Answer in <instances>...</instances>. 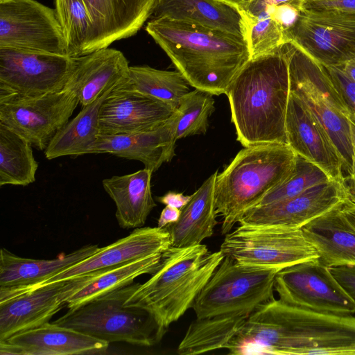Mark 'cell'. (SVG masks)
I'll return each instance as SVG.
<instances>
[{"label": "cell", "mask_w": 355, "mask_h": 355, "mask_svg": "<svg viewBox=\"0 0 355 355\" xmlns=\"http://www.w3.org/2000/svg\"><path fill=\"white\" fill-rule=\"evenodd\" d=\"M226 349L232 355H355V317L273 298L250 313Z\"/></svg>", "instance_id": "6da1fadb"}, {"label": "cell", "mask_w": 355, "mask_h": 355, "mask_svg": "<svg viewBox=\"0 0 355 355\" xmlns=\"http://www.w3.org/2000/svg\"><path fill=\"white\" fill-rule=\"evenodd\" d=\"M290 42L251 58L230 84L228 98L237 141L243 147L288 144Z\"/></svg>", "instance_id": "7a4b0ae2"}, {"label": "cell", "mask_w": 355, "mask_h": 355, "mask_svg": "<svg viewBox=\"0 0 355 355\" xmlns=\"http://www.w3.org/2000/svg\"><path fill=\"white\" fill-rule=\"evenodd\" d=\"M146 32L195 89L226 94L233 79L251 59L244 37L168 17L153 18Z\"/></svg>", "instance_id": "3957f363"}, {"label": "cell", "mask_w": 355, "mask_h": 355, "mask_svg": "<svg viewBox=\"0 0 355 355\" xmlns=\"http://www.w3.org/2000/svg\"><path fill=\"white\" fill-rule=\"evenodd\" d=\"M225 255L211 252L205 245L171 246L150 278L126 300L128 305L146 309L166 329L192 308Z\"/></svg>", "instance_id": "277c9868"}, {"label": "cell", "mask_w": 355, "mask_h": 355, "mask_svg": "<svg viewBox=\"0 0 355 355\" xmlns=\"http://www.w3.org/2000/svg\"><path fill=\"white\" fill-rule=\"evenodd\" d=\"M297 154L288 144L244 147L215 182V205L222 217L221 233H229L245 211L283 182L292 172Z\"/></svg>", "instance_id": "5b68a950"}, {"label": "cell", "mask_w": 355, "mask_h": 355, "mask_svg": "<svg viewBox=\"0 0 355 355\" xmlns=\"http://www.w3.org/2000/svg\"><path fill=\"white\" fill-rule=\"evenodd\" d=\"M139 284L133 282L70 308L53 322L109 343L153 346L162 340L167 329L146 309L125 304Z\"/></svg>", "instance_id": "8992f818"}, {"label": "cell", "mask_w": 355, "mask_h": 355, "mask_svg": "<svg viewBox=\"0 0 355 355\" xmlns=\"http://www.w3.org/2000/svg\"><path fill=\"white\" fill-rule=\"evenodd\" d=\"M290 92L300 98L324 128L344 164V177L352 173L355 150L351 112L325 67L290 42Z\"/></svg>", "instance_id": "52a82bcc"}, {"label": "cell", "mask_w": 355, "mask_h": 355, "mask_svg": "<svg viewBox=\"0 0 355 355\" xmlns=\"http://www.w3.org/2000/svg\"><path fill=\"white\" fill-rule=\"evenodd\" d=\"M279 271L243 266L225 256L192 306L196 318L252 313L274 298Z\"/></svg>", "instance_id": "ba28073f"}, {"label": "cell", "mask_w": 355, "mask_h": 355, "mask_svg": "<svg viewBox=\"0 0 355 355\" xmlns=\"http://www.w3.org/2000/svg\"><path fill=\"white\" fill-rule=\"evenodd\" d=\"M220 250L241 265L279 270L319 258L302 229L239 225L225 234Z\"/></svg>", "instance_id": "9c48e42d"}, {"label": "cell", "mask_w": 355, "mask_h": 355, "mask_svg": "<svg viewBox=\"0 0 355 355\" xmlns=\"http://www.w3.org/2000/svg\"><path fill=\"white\" fill-rule=\"evenodd\" d=\"M286 35L324 67H341L355 58V15L302 8Z\"/></svg>", "instance_id": "30bf717a"}, {"label": "cell", "mask_w": 355, "mask_h": 355, "mask_svg": "<svg viewBox=\"0 0 355 355\" xmlns=\"http://www.w3.org/2000/svg\"><path fill=\"white\" fill-rule=\"evenodd\" d=\"M78 104L77 98L64 89L37 96L0 94V123L34 148L44 150Z\"/></svg>", "instance_id": "8fae6325"}, {"label": "cell", "mask_w": 355, "mask_h": 355, "mask_svg": "<svg viewBox=\"0 0 355 355\" xmlns=\"http://www.w3.org/2000/svg\"><path fill=\"white\" fill-rule=\"evenodd\" d=\"M0 49L67 55L55 10L35 0H0Z\"/></svg>", "instance_id": "7c38bea8"}, {"label": "cell", "mask_w": 355, "mask_h": 355, "mask_svg": "<svg viewBox=\"0 0 355 355\" xmlns=\"http://www.w3.org/2000/svg\"><path fill=\"white\" fill-rule=\"evenodd\" d=\"M274 290L286 304L313 311L351 315L355 303L318 259L279 270Z\"/></svg>", "instance_id": "4fadbf2b"}, {"label": "cell", "mask_w": 355, "mask_h": 355, "mask_svg": "<svg viewBox=\"0 0 355 355\" xmlns=\"http://www.w3.org/2000/svg\"><path fill=\"white\" fill-rule=\"evenodd\" d=\"M77 58L0 49V94L37 96L64 89Z\"/></svg>", "instance_id": "5bb4252c"}, {"label": "cell", "mask_w": 355, "mask_h": 355, "mask_svg": "<svg viewBox=\"0 0 355 355\" xmlns=\"http://www.w3.org/2000/svg\"><path fill=\"white\" fill-rule=\"evenodd\" d=\"M87 275L40 287H0V341L49 322Z\"/></svg>", "instance_id": "9a60e30c"}, {"label": "cell", "mask_w": 355, "mask_h": 355, "mask_svg": "<svg viewBox=\"0 0 355 355\" xmlns=\"http://www.w3.org/2000/svg\"><path fill=\"white\" fill-rule=\"evenodd\" d=\"M346 200L342 182L330 180L292 198L250 208L244 212L238 223L263 227L302 229Z\"/></svg>", "instance_id": "2e32d148"}, {"label": "cell", "mask_w": 355, "mask_h": 355, "mask_svg": "<svg viewBox=\"0 0 355 355\" xmlns=\"http://www.w3.org/2000/svg\"><path fill=\"white\" fill-rule=\"evenodd\" d=\"M125 80L112 88L100 107V135L150 129L167 121L178 111L165 102L135 90Z\"/></svg>", "instance_id": "e0dca14e"}, {"label": "cell", "mask_w": 355, "mask_h": 355, "mask_svg": "<svg viewBox=\"0 0 355 355\" xmlns=\"http://www.w3.org/2000/svg\"><path fill=\"white\" fill-rule=\"evenodd\" d=\"M288 145L297 154L343 182V158L329 134L304 102L290 92L286 115Z\"/></svg>", "instance_id": "ac0fdd59"}, {"label": "cell", "mask_w": 355, "mask_h": 355, "mask_svg": "<svg viewBox=\"0 0 355 355\" xmlns=\"http://www.w3.org/2000/svg\"><path fill=\"white\" fill-rule=\"evenodd\" d=\"M171 246L170 234L166 227H138L128 236L99 248L97 252L83 261L42 283L27 288L80 277L145 257L164 253Z\"/></svg>", "instance_id": "d6986e66"}, {"label": "cell", "mask_w": 355, "mask_h": 355, "mask_svg": "<svg viewBox=\"0 0 355 355\" xmlns=\"http://www.w3.org/2000/svg\"><path fill=\"white\" fill-rule=\"evenodd\" d=\"M158 0H85L92 26L82 56L135 35L152 16Z\"/></svg>", "instance_id": "ffe728a7"}, {"label": "cell", "mask_w": 355, "mask_h": 355, "mask_svg": "<svg viewBox=\"0 0 355 355\" xmlns=\"http://www.w3.org/2000/svg\"><path fill=\"white\" fill-rule=\"evenodd\" d=\"M178 111L162 123L143 131L99 135L89 153H109L142 162L146 168L157 171L175 156Z\"/></svg>", "instance_id": "44dd1931"}, {"label": "cell", "mask_w": 355, "mask_h": 355, "mask_svg": "<svg viewBox=\"0 0 355 355\" xmlns=\"http://www.w3.org/2000/svg\"><path fill=\"white\" fill-rule=\"evenodd\" d=\"M109 343L49 322L0 341V354L69 355L100 352Z\"/></svg>", "instance_id": "7402d4cb"}, {"label": "cell", "mask_w": 355, "mask_h": 355, "mask_svg": "<svg viewBox=\"0 0 355 355\" xmlns=\"http://www.w3.org/2000/svg\"><path fill=\"white\" fill-rule=\"evenodd\" d=\"M130 67L120 51L108 47L96 50L77 58L64 89L77 98L82 107H85L125 80Z\"/></svg>", "instance_id": "603a6c76"}, {"label": "cell", "mask_w": 355, "mask_h": 355, "mask_svg": "<svg viewBox=\"0 0 355 355\" xmlns=\"http://www.w3.org/2000/svg\"><path fill=\"white\" fill-rule=\"evenodd\" d=\"M342 204L302 227L319 261L329 268L355 265V227L343 213Z\"/></svg>", "instance_id": "cb8c5ba5"}, {"label": "cell", "mask_w": 355, "mask_h": 355, "mask_svg": "<svg viewBox=\"0 0 355 355\" xmlns=\"http://www.w3.org/2000/svg\"><path fill=\"white\" fill-rule=\"evenodd\" d=\"M153 173L144 168L103 180L104 190L115 204V216L121 228L141 227L156 207L150 186Z\"/></svg>", "instance_id": "d4e9b609"}, {"label": "cell", "mask_w": 355, "mask_h": 355, "mask_svg": "<svg viewBox=\"0 0 355 355\" xmlns=\"http://www.w3.org/2000/svg\"><path fill=\"white\" fill-rule=\"evenodd\" d=\"M97 245H86L69 254L53 259H33L19 257L7 249L0 252V287L31 288L92 255Z\"/></svg>", "instance_id": "484cf974"}, {"label": "cell", "mask_w": 355, "mask_h": 355, "mask_svg": "<svg viewBox=\"0 0 355 355\" xmlns=\"http://www.w3.org/2000/svg\"><path fill=\"white\" fill-rule=\"evenodd\" d=\"M151 17L189 21L245 38L241 12L221 0H158Z\"/></svg>", "instance_id": "4316f807"}, {"label": "cell", "mask_w": 355, "mask_h": 355, "mask_svg": "<svg viewBox=\"0 0 355 355\" xmlns=\"http://www.w3.org/2000/svg\"><path fill=\"white\" fill-rule=\"evenodd\" d=\"M218 173L216 170L191 195L189 202L181 209L178 220L166 227L172 246L199 245L213 235L218 216L214 197Z\"/></svg>", "instance_id": "83f0119b"}, {"label": "cell", "mask_w": 355, "mask_h": 355, "mask_svg": "<svg viewBox=\"0 0 355 355\" xmlns=\"http://www.w3.org/2000/svg\"><path fill=\"white\" fill-rule=\"evenodd\" d=\"M162 255L163 253L153 254L88 274L83 283L67 295L65 299L67 307L70 309L80 306L129 285L142 275H152L158 268Z\"/></svg>", "instance_id": "f1b7e54d"}, {"label": "cell", "mask_w": 355, "mask_h": 355, "mask_svg": "<svg viewBox=\"0 0 355 355\" xmlns=\"http://www.w3.org/2000/svg\"><path fill=\"white\" fill-rule=\"evenodd\" d=\"M112 88L92 103L83 107L74 118L56 132L44 150L46 159L88 154L89 148L100 135V107Z\"/></svg>", "instance_id": "f546056e"}, {"label": "cell", "mask_w": 355, "mask_h": 355, "mask_svg": "<svg viewBox=\"0 0 355 355\" xmlns=\"http://www.w3.org/2000/svg\"><path fill=\"white\" fill-rule=\"evenodd\" d=\"M250 315L232 313L196 318L189 326L177 348V353L194 355L226 349Z\"/></svg>", "instance_id": "4dcf8cb0"}, {"label": "cell", "mask_w": 355, "mask_h": 355, "mask_svg": "<svg viewBox=\"0 0 355 355\" xmlns=\"http://www.w3.org/2000/svg\"><path fill=\"white\" fill-rule=\"evenodd\" d=\"M32 144L0 123V186H27L35 181L38 163Z\"/></svg>", "instance_id": "1f68e13d"}, {"label": "cell", "mask_w": 355, "mask_h": 355, "mask_svg": "<svg viewBox=\"0 0 355 355\" xmlns=\"http://www.w3.org/2000/svg\"><path fill=\"white\" fill-rule=\"evenodd\" d=\"M126 84L144 94L170 105L178 110L182 98L189 92V85L177 71L157 69L149 66H130Z\"/></svg>", "instance_id": "d6a6232c"}, {"label": "cell", "mask_w": 355, "mask_h": 355, "mask_svg": "<svg viewBox=\"0 0 355 355\" xmlns=\"http://www.w3.org/2000/svg\"><path fill=\"white\" fill-rule=\"evenodd\" d=\"M55 11L64 37L67 55L82 56L92 26L85 0H55Z\"/></svg>", "instance_id": "836d02e7"}, {"label": "cell", "mask_w": 355, "mask_h": 355, "mask_svg": "<svg viewBox=\"0 0 355 355\" xmlns=\"http://www.w3.org/2000/svg\"><path fill=\"white\" fill-rule=\"evenodd\" d=\"M330 180L332 179L319 166L297 155L291 174L283 182L268 192L253 207L292 198L310 187Z\"/></svg>", "instance_id": "e575fe53"}, {"label": "cell", "mask_w": 355, "mask_h": 355, "mask_svg": "<svg viewBox=\"0 0 355 355\" xmlns=\"http://www.w3.org/2000/svg\"><path fill=\"white\" fill-rule=\"evenodd\" d=\"M214 94L199 89L189 92L180 101L176 139L205 134L215 110Z\"/></svg>", "instance_id": "d590c367"}, {"label": "cell", "mask_w": 355, "mask_h": 355, "mask_svg": "<svg viewBox=\"0 0 355 355\" xmlns=\"http://www.w3.org/2000/svg\"><path fill=\"white\" fill-rule=\"evenodd\" d=\"M245 39L251 58L271 53L289 42L283 28L271 17L243 16Z\"/></svg>", "instance_id": "8d00e7d4"}, {"label": "cell", "mask_w": 355, "mask_h": 355, "mask_svg": "<svg viewBox=\"0 0 355 355\" xmlns=\"http://www.w3.org/2000/svg\"><path fill=\"white\" fill-rule=\"evenodd\" d=\"M351 113L355 116V82L340 67H324Z\"/></svg>", "instance_id": "74e56055"}, {"label": "cell", "mask_w": 355, "mask_h": 355, "mask_svg": "<svg viewBox=\"0 0 355 355\" xmlns=\"http://www.w3.org/2000/svg\"><path fill=\"white\" fill-rule=\"evenodd\" d=\"M302 8L337 10L355 15V0H302Z\"/></svg>", "instance_id": "f35d334b"}, {"label": "cell", "mask_w": 355, "mask_h": 355, "mask_svg": "<svg viewBox=\"0 0 355 355\" xmlns=\"http://www.w3.org/2000/svg\"><path fill=\"white\" fill-rule=\"evenodd\" d=\"M332 275L355 303V265L329 267Z\"/></svg>", "instance_id": "ab89813d"}, {"label": "cell", "mask_w": 355, "mask_h": 355, "mask_svg": "<svg viewBox=\"0 0 355 355\" xmlns=\"http://www.w3.org/2000/svg\"><path fill=\"white\" fill-rule=\"evenodd\" d=\"M191 196H185L182 193L168 191L164 196L158 197L157 200L165 205L182 209L190 200Z\"/></svg>", "instance_id": "60d3db41"}, {"label": "cell", "mask_w": 355, "mask_h": 355, "mask_svg": "<svg viewBox=\"0 0 355 355\" xmlns=\"http://www.w3.org/2000/svg\"><path fill=\"white\" fill-rule=\"evenodd\" d=\"M181 209L166 205L162 209L157 222V227L165 228L177 222L180 218Z\"/></svg>", "instance_id": "b9f144b4"}, {"label": "cell", "mask_w": 355, "mask_h": 355, "mask_svg": "<svg viewBox=\"0 0 355 355\" xmlns=\"http://www.w3.org/2000/svg\"><path fill=\"white\" fill-rule=\"evenodd\" d=\"M342 183L345 191L347 200L355 203V154L352 173L350 175L344 177Z\"/></svg>", "instance_id": "7bdbcfd3"}, {"label": "cell", "mask_w": 355, "mask_h": 355, "mask_svg": "<svg viewBox=\"0 0 355 355\" xmlns=\"http://www.w3.org/2000/svg\"><path fill=\"white\" fill-rule=\"evenodd\" d=\"M341 209L347 219L355 227V203L346 200L342 204Z\"/></svg>", "instance_id": "ee69618b"}, {"label": "cell", "mask_w": 355, "mask_h": 355, "mask_svg": "<svg viewBox=\"0 0 355 355\" xmlns=\"http://www.w3.org/2000/svg\"><path fill=\"white\" fill-rule=\"evenodd\" d=\"M340 67L354 82H355V58L347 61Z\"/></svg>", "instance_id": "f6af8a7d"}, {"label": "cell", "mask_w": 355, "mask_h": 355, "mask_svg": "<svg viewBox=\"0 0 355 355\" xmlns=\"http://www.w3.org/2000/svg\"><path fill=\"white\" fill-rule=\"evenodd\" d=\"M224 2H226L229 4H231L236 8H237L239 10L245 8L251 0H221Z\"/></svg>", "instance_id": "bcb514c9"}, {"label": "cell", "mask_w": 355, "mask_h": 355, "mask_svg": "<svg viewBox=\"0 0 355 355\" xmlns=\"http://www.w3.org/2000/svg\"><path fill=\"white\" fill-rule=\"evenodd\" d=\"M349 121L351 128L352 139L355 150V116L352 113H351L349 116Z\"/></svg>", "instance_id": "7dc6e473"}]
</instances>
